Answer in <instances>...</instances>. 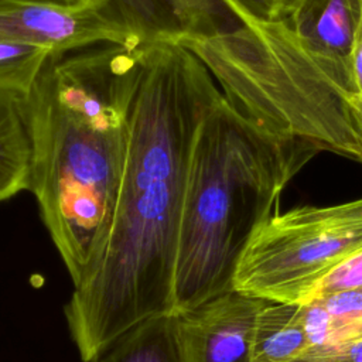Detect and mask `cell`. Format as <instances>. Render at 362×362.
Instances as JSON below:
<instances>
[{
	"label": "cell",
	"instance_id": "19",
	"mask_svg": "<svg viewBox=\"0 0 362 362\" xmlns=\"http://www.w3.org/2000/svg\"><path fill=\"white\" fill-rule=\"evenodd\" d=\"M59 4L72 6V7H99L103 10L105 0H54Z\"/></svg>",
	"mask_w": 362,
	"mask_h": 362
},
{
	"label": "cell",
	"instance_id": "2",
	"mask_svg": "<svg viewBox=\"0 0 362 362\" xmlns=\"http://www.w3.org/2000/svg\"><path fill=\"white\" fill-rule=\"evenodd\" d=\"M141 58L143 48L116 42L54 52L27 95L30 191L74 288L106 247Z\"/></svg>",
	"mask_w": 362,
	"mask_h": 362
},
{
	"label": "cell",
	"instance_id": "17",
	"mask_svg": "<svg viewBox=\"0 0 362 362\" xmlns=\"http://www.w3.org/2000/svg\"><path fill=\"white\" fill-rule=\"evenodd\" d=\"M356 287H362V252L354 256L352 259L346 260L345 263H342L332 273H329L318 284V287L315 288L314 294L308 301L331 293L356 288Z\"/></svg>",
	"mask_w": 362,
	"mask_h": 362
},
{
	"label": "cell",
	"instance_id": "12",
	"mask_svg": "<svg viewBox=\"0 0 362 362\" xmlns=\"http://www.w3.org/2000/svg\"><path fill=\"white\" fill-rule=\"evenodd\" d=\"M308 346L301 304L267 300L257 314L250 362H293Z\"/></svg>",
	"mask_w": 362,
	"mask_h": 362
},
{
	"label": "cell",
	"instance_id": "20",
	"mask_svg": "<svg viewBox=\"0 0 362 362\" xmlns=\"http://www.w3.org/2000/svg\"><path fill=\"white\" fill-rule=\"evenodd\" d=\"M354 124H355V133H356L359 146H361V148H362V105L359 106V109H358V112H356V115H355Z\"/></svg>",
	"mask_w": 362,
	"mask_h": 362
},
{
	"label": "cell",
	"instance_id": "6",
	"mask_svg": "<svg viewBox=\"0 0 362 362\" xmlns=\"http://www.w3.org/2000/svg\"><path fill=\"white\" fill-rule=\"evenodd\" d=\"M0 41H21L66 52L95 44L136 47L130 35L99 7L54 0H0Z\"/></svg>",
	"mask_w": 362,
	"mask_h": 362
},
{
	"label": "cell",
	"instance_id": "4",
	"mask_svg": "<svg viewBox=\"0 0 362 362\" xmlns=\"http://www.w3.org/2000/svg\"><path fill=\"white\" fill-rule=\"evenodd\" d=\"M182 45L208 68L226 100L257 124L362 163L351 66L313 54L286 20L247 18Z\"/></svg>",
	"mask_w": 362,
	"mask_h": 362
},
{
	"label": "cell",
	"instance_id": "3",
	"mask_svg": "<svg viewBox=\"0 0 362 362\" xmlns=\"http://www.w3.org/2000/svg\"><path fill=\"white\" fill-rule=\"evenodd\" d=\"M321 150L257 124L222 93L191 150L174 273L173 311L233 288L253 230L279 212L294 175Z\"/></svg>",
	"mask_w": 362,
	"mask_h": 362
},
{
	"label": "cell",
	"instance_id": "16",
	"mask_svg": "<svg viewBox=\"0 0 362 362\" xmlns=\"http://www.w3.org/2000/svg\"><path fill=\"white\" fill-rule=\"evenodd\" d=\"M293 362H362V338L311 345Z\"/></svg>",
	"mask_w": 362,
	"mask_h": 362
},
{
	"label": "cell",
	"instance_id": "14",
	"mask_svg": "<svg viewBox=\"0 0 362 362\" xmlns=\"http://www.w3.org/2000/svg\"><path fill=\"white\" fill-rule=\"evenodd\" d=\"M325 314L324 344L362 338V287L314 298Z\"/></svg>",
	"mask_w": 362,
	"mask_h": 362
},
{
	"label": "cell",
	"instance_id": "15",
	"mask_svg": "<svg viewBox=\"0 0 362 362\" xmlns=\"http://www.w3.org/2000/svg\"><path fill=\"white\" fill-rule=\"evenodd\" d=\"M238 21H283L294 11L298 0H222Z\"/></svg>",
	"mask_w": 362,
	"mask_h": 362
},
{
	"label": "cell",
	"instance_id": "5",
	"mask_svg": "<svg viewBox=\"0 0 362 362\" xmlns=\"http://www.w3.org/2000/svg\"><path fill=\"white\" fill-rule=\"evenodd\" d=\"M362 252V198L277 212L253 230L233 288L269 301L307 303L318 284Z\"/></svg>",
	"mask_w": 362,
	"mask_h": 362
},
{
	"label": "cell",
	"instance_id": "10",
	"mask_svg": "<svg viewBox=\"0 0 362 362\" xmlns=\"http://www.w3.org/2000/svg\"><path fill=\"white\" fill-rule=\"evenodd\" d=\"M90 362H187L178 313L165 311L141 320Z\"/></svg>",
	"mask_w": 362,
	"mask_h": 362
},
{
	"label": "cell",
	"instance_id": "13",
	"mask_svg": "<svg viewBox=\"0 0 362 362\" xmlns=\"http://www.w3.org/2000/svg\"><path fill=\"white\" fill-rule=\"evenodd\" d=\"M54 52L40 44L0 41V92L27 96Z\"/></svg>",
	"mask_w": 362,
	"mask_h": 362
},
{
	"label": "cell",
	"instance_id": "9",
	"mask_svg": "<svg viewBox=\"0 0 362 362\" xmlns=\"http://www.w3.org/2000/svg\"><path fill=\"white\" fill-rule=\"evenodd\" d=\"M361 14L362 0H298L286 21L294 37L313 54L351 66Z\"/></svg>",
	"mask_w": 362,
	"mask_h": 362
},
{
	"label": "cell",
	"instance_id": "1",
	"mask_svg": "<svg viewBox=\"0 0 362 362\" xmlns=\"http://www.w3.org/2000/svg\"><path fill=\"white\" fill-rule=\"evenodd\" d=\"M222 98L182 44L144 47L124 171L103 256L65 305L81 359L90 362L141 320L173 311L185 180L197 132Z\"/></svg>",
	"mask_w": 362,
	"mask_h": 362
},
{
	"label": "cell",
	"instance_id": "18",
	"mask_svg": "<svg viewBox=\"0 0 362 362\" xmlns=\"http://www.w3.org/2000/svg\"><path fill=\"white\" fill-rule=\"evenodd\" d=\"M351 68H352V76L359 93V103H358V109H359V106L362 105V14L354 37V44L351 51ZM354 120H355V116H354Z\"/></svg>",
	"mask_w": 362,
	"mask_h": 362
},
{
	"label": "cell",
	"instance_id": "8",
	"mask_svg": "<svg viewBox=\"0 0 362 362\" xmlns=\"http://www.w3.org/2000/svg\"><path fill=\"white\" fill-rule=\"evenodd\" d=\"M102 11L126 30L136 47L182 44L239 23L222 0H105Z\"/></svg>",
	"mask_w": 362,
	"mask_h": 362
},
{
	"label": "cell",
	"instance_id": "7",
	"mask_svg": "<svg viewBox=\"0 0 362 362\" xmlns=\"http://www.w3.org/2000/svg\"><path fill=\"white\" fill-rule=\"evenodd\" d=\"M266 301L232 288L178 313L187 362H250L257 314Z\"/></svg>",
	"mask_w": 362,
	"mask_h": 362
},
{
	"label": "cell",
	"instance_id": "11",
	"mask_svg": "<svg viewBox=\"0 0 362 362\" xmlns=\"http://www.w3.org/2000/svg\"><path fill=\"white\" fill-rule=\"evenodd\" d=\"M31 167L27 96L0 92V202L30 189Z\"/></svg>",
	"mask_w": 362,
	"mask_h": 362
}]
</instances>
